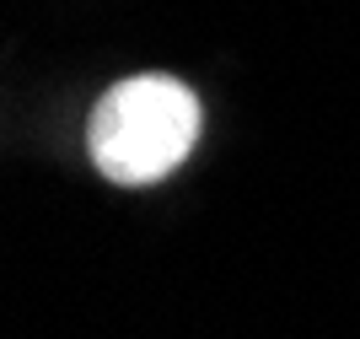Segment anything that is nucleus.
Wrapping results in <instances>:
<instances>
[{
  "mask_svg": "<svg viewBox=\"0 0 360 339\" xmlns=\"http://www.w3.org/2000/svg\"><path fill=\"white\" fill-rule=\"evenodd\" d=\"M199 97L178 75H129L91 108L86 146L108 183H156L188 162L199 140Z\"/></svg>",
  "mask_w": 360,
  "mask_h": 339,
  "instance_id": "f257e3e1",
  "label": "nucleus"
}]
</instances>
